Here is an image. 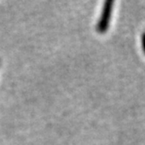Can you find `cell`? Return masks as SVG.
Returning <instances> with one entry per match:
<instances>
[{
    "label": "cell",
    "instance_id": "cell-1",
    "mask_svg": "<svg viewBox=\"0 0 145 145\" xmlns=\"http://www.w3.org/2000/svg\"><path fill=\"white\" fill-rule=\"evenodd\" d=\"M143 44H144V48H145V35H144V38H143Z\"/></svg>",
    "mask_w": 145,
    "mask_h": 145
}]
</instances>
